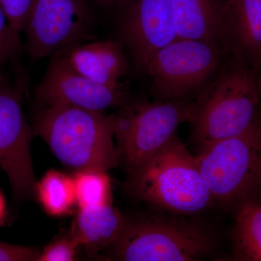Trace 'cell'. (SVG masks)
Segmentation results:
<instances>
[{
	"label": "cell",
	"instance_id": "cell-25",
	"mask_svg": "<svg viewBox=\"0 0 261 261\" xmlns=\"http://www.w3.org/2000/svg\"><path fill=\"white\" fill-rule=\"evenodd\" d=\"M6 83L5 75L3 73H0V84Z\"/></svg>",
	"mask_w": 261,
	"mask_h": 261
},
{
	"label": "cell",
	"instance_id": "cell-23",
	"mask_svg": "<svg viewBox=\"0 0 261 261\" xmlns=\"http://www.w3.org/2000/svg\"><path fill=\"white\" fill-rule=\"evenodd\" d=\"M95 1L99 8L106 11H109V10H116L123 0H95Z\"/></svg>",
	"mask_w": 261,
	"mask_h": 261
},
{
	"label": "cell",
	"instance_id": "cell-15",
	"mask_svg": "<svg viewBox=\"0 0 261 261\" xmlns=\"http://www.w3.org/2000/svg\"><path fill=\"white\" fill-rule=\"evenodd\" d=\"M125 219L112 204L80 208L70 235L90 255L112 246L126 224Z\"/></svg>",
	"mask_w": 261,
	"mask_h": 261
},
{
	"label": "cell",
	"instance_id": "cell-13",
	"mask_svg": "<svg viewBox=\"0 0 261 261\" xmlns=\"http://www.w3.org/2000/svg\"><path fill=\"white\" fill-rule=\"evenodd\" d=\"M80 42L61 51L70 66L96 83L122 86L120 80L128 70V61L121 44L113 40Z\"/></svg>",
	"mask_w": 261,
	"mask_h": 261
},
{
	"label": "cell",
	"instance_id": "cell-20",
	"mask_svg": "<svg viewBox=\"0 0 261 261\" xmlns=\"http://www.w3.org/2000/svg\"><path fill=\"white\" fill-rule=\"evenodd\" d=\"M80 247V244L69 235L47 245L42 252L39 254L37 261L75 260Z\"/></svg>",
	"mask_w": 261,
	"mask_h": 261
},
{
	"label": "cell",
	"instance_id": "cell-24",
	"mask_svg": "<svg viewBox=\"0 0 261 261\" xmlns=\"http://www.w3.org/2000/svg\"><path fill=\"white\" fill-rule=\"evenodd\" d=\"M6 214V202L2 192H0V221L4 219Z\"/></svg>",
	"mask_w": 261,
	"mask_h": 261
},
{
	"label": "cell",
	"instance_id": "cell-2",
	"mask_svg": "<svg viewBox=\"0 0 261 261\" xmlns=\"http://www.w3.org/2000/svg\"><path fill=\"white\" fill-rule=\"evenodd\" d=\"M127 188L139 200L176 216L200 214L215 203L195 156L176 135L129 173Z\"/></svg>",
	"mask_w": 261,
	"mask_h": 261
},
{
	"label": "cell",
	"instance_id": "cell-1",
	"mask_svg": "<svg viewBox=\"0 0 261 261\" xmlns=\"http://www.w3.org/2000/svg\"><path fill=\"white\" fill-rule=\"evenodd\" d=\"M34 130L53 154L75 172H108L119 163L115 145V116L61 103L44 104Z\"/></svg>",
	"mask_w": 261,
	"mask_h": 261
},
{
	"label": "cell",
	"instance_id": "cell-22",
	"mask_svg": "<svg viewBox=\"0 0 261 261\" xmlns=\"http://www.w3.org/2000/svg\"><path fill=\"white\" fill-rule=\"evenodd\" d=\"M39 254L31 247L0 242V261H37Z\"/></svg>",
	"mask_w": 261,
	"mask_h": 261
},
{
	"label": "cell",
	"instance_id": "cell-26",
	"mask_svg": "<svg viewBox=\"0 0 261 261\" xmlns=\"http://www.w3.org/2000/svg\"><path fill=\"white\" fill-rule=\"evenodd\" d=\"M259 87H260V109H261V84L259 85Z\"/></svg>",
	"mask_w": 261,
	"mask_h": 261
},
{
	"label": "cell",
	"instance_id": "cell-21",
	"mask_svg": "<svg viewBox=\"0 0 261 261\" xmlns=\"http://www.w3.org/2000/svg\"><path fill=\"white\" fill-rule=\"evenodd\" d=\"M31 4L32 0H0L10 27L20 35L25 27Z\"/></svg>",
	"mask_w": 261,
	"mask_h": 261
},
{
	"label": "cell",
	"instance_id": "cell-9",
	"mask_svg": "<svg viewBox=\"0 0 261 261\" xmlns=\"http://www.w3.org/2000/svg\"><path fill=\"white\" fill-rule=\"evenodd\" d=\"M116 10L122 43L141 69L178 38L171 0H123Z\"/></svg>",
	"mask_w": 261,
	"mask_h": 261
},
{
	"label": "cell",
	"instance_id": "cell-17",
	"mask_svg": "<svg viewBox=\"0 0 261 261\" xmlns=\"http://www.w3.org/2000/svg\"><path fill=\"white\" fill-rule=\"evenodd\" d=\"M38 198L47 214L61 216L76 204L73 177L49 170L36 185Z\"/></svg>",
	"mask_w": 261,
	"mask_h": 261
},
{
	"label": "cell",
	"instance_id": "cell-3",
	"mask_svg": "<svg viewBox=\"0 0 261 261\" xmlns=\"http://www.w3.org/2000/svg\"><path fill=\"white\" fill-rule=\"evenodd\" d=\"M195 159L215 202H260L261 118L240 135L201 145Z\"/></svg>",
	"mask_w": 261,
	"mask_h": 261
},
{
	"label": "cell",
	"instance_id": "cell-8",
	"mask_svg": "<svg viewBox=\"0 0 261 261\" xmlns=\"http://www.w3.org/2000/svg\"><path fill=\"white\" fill-rule=\"evenodd\" d=\"M225 51L211 43L177 38L158 51L143 70L159 99H185L214 76Z\"/></svg>",
	"mask_w": 261,
	"mask_h": 261
},
{
	"label": "cell",
	"instance_id": "cell-10",
	"mask_svg": "<svg viewBox=\"0 0 261 261\" xmlns=\"http://www.w3.org/2000/svg\"><path fill=\"white\" fill-rule=\"evenodd\" d=\"M32 135L22 107L21 94L7 83L0 84V166L17 199L32 195L37 185L31 157Z\"/></svg>",
	"mask_w": 261,
	"mask_h": 261
},
{
	"label": "cell",
	"instance_id": "cell-19",
	"mask_svg": "<svg viewBox=\"0 0 261 261\" xmlns=\"http://www.w3.org/2000/svg\"><path fill=\"white\" fill-rule=\"evenodd\" d=\"M20 36L10 27L0 5V73H3V68L21 54Z\"/></svg>",
	"mask_w": 261,
	"mask_h": 261
},
{
	"label": "cell",
	"instance_id": "cell-14",
	"mask_svg": "<svg viewBox=\"0 0 261 261\" xmlns=\"http://www.w3.org/2000/svg\"><path fill=\"white\" fill-rule=\"evenodd\" d=\"M177 37L226 45L225 0H171Z\"/></svg>",
	"mask_w": 261,
	"mask_h": 261
},
{
	"label": "cell",
	"instance_id": "cell-11",
	"mask_svg": "<svg viewBox=\"0 0 261 261\" xmlns=\"http://www.w3.org/2000/svg\"><path fill=\"white\" fill-rule=\"evenodd\" d=\"M37 97L43 104L61 103L98 113L127 102L123 85L108 87L89 80L70 66L61 51L53 56L38 86Z\"/></svg>",
	"mask_w": 261,
	"mask_h": 261
},
{
	"label": "cell",
	"instance_id": "cell-16",
	"mask_svg": "<svg viewBox=\"0 0 261 261\" xmlns=\"http://www.w3.org/2000/svg\"><path fill=\"white\" fill-rule=\"evenodd\" d=\"M232 258L238 261H261V203L258 201H247L237 207Z\"/></svg>",
	"mask_w": 261,
	"mask_h": 261
},
{
	"label": "cell",
	"instance_id": "cell-18",
	"mask_svg": "<svg viewBox=\"0 0 261 261\" xmlns=\"http://www.w3.org/2000/svg\"><path fill=\"white\" fill-rule=\"evenodd\" d=\"M75 202L80 208L111 204V180L107 172L95 170L75 172Z\"/></svg>",
	"mask_w": 261,
	"mask_h": 261
},
{
	"label": "cell",
	"instance_id": "cell-12",
	"mask_svg": "<svg viewBox=\"0 0 261 261\" xmlns=\"http://www.w3.org/2000/svg\"><path fill=\"white\" fill-rule=\"evenodd\" d=\"M226 49L233 60L261 66V0H225Z\"/></svg>",
	"mask_w": 261,
	"mask_h": 261
},
{
	"label": "cell",
	"instance_id": "cell-7",
	"mask_svg": "<svg viewBox=\"0 0 261 261\" xmlns=\"http://www.w3.org/2000/svg\"><path fill=\"white\" fill-rule=\"evenodd\" d=\"M97 7L95 0H32L23 31L29 56L42 59L93 39Z\"/></svg>",
	"mask_w": 261,
	"mask_h": 261
},
{
	"label": "cell",
	"instance_id": "cell-5",
	"mask_svg": "<svg viewBox=\"0 0 261 261\" xmlns=\"http://www.w3.org/2000/svg\"><path fill=\"white\" fill-rule=\"evenodd\" d=\"M255 74L256 70L235 61L234 66L225 70L197 102L192 122L200 145L240 135L260 118Z\"/></svg>",
	"mask_w": 261,
	"mask_h": 261
},
{
	"label": "cell",
	"instance_id": "cell-4",
	"mask_svg": "<svg viewBox=\"0 0 261 261\" xmlns=\"http://www.w3.org/2000/svg\"><path fill=\"white\" fill-rule=\"evenodd\" d=\"M214 235L202 224L179 218L126 219L111 255L124 261H192L209 255Z\"/></svg>",
	"mask_w": 261,
	"mask_h": 261
},
{
	"label": "cell",
	"instance_id": "cell-6",
	"mask_svg": "<svg viewBox=\"0 0 261 261\" xmlns=\"http://www.w3.org/2000/svg\"><path fill=\"white\" fill-rule=\"evenodd\" d=\"M115 115V139L119 163L128 174L163 148L178 127L192 121L197 102L185 99L139 101L121 106Z\"/></svg>",
	"mask_w": 261,
	"mask_h": 261
}]
</instances>
